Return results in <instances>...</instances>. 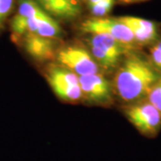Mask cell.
I'll return each mask as SVG.
<instances>
[{"instance_id":"6da1fadb","label":"cell","mask_w":161,"mask_h":161,"mask_svg":"<svg viewBox=\"0 0 161 161\" xmlns=\"http://www.w3.org/2000/svg\"><path fill=\"white\" fill-rule=\"evenodd\" d=\"M161 78V72L149 56L140 50L127 52L117 66L113 79V92L125 105L146 99L149 92Z\"/></svg>"},{"instance_id":"7a4b0ae2","label":"cell","mask_w":161,"mask_h":161,"mask_svg":"<svg viewBox=\"0 0 161 161\" xmlns=\"http://www.w3.org/2000/svg\"><path fill=\"white\" fill-rule=\"evenodd\" d=\"M124 114L142 135L154 138L161 131V112L143 99L124 106Z\"/></svg>"},{"instance_id":"3957f363","label":"cell","mask_w":161,"mask_h":161,"mask_svg":"<svg viewBox=\"0 0 161 161\" xmlns=\"http://www.w3.org/2000/svg\"><path fill=\"white\" fill-rule=\"evenodd\" d=\"M46 79L61 100L77 103L82 99L79 76L69 69L62 65H50L46 70Z\"/></svg>"},{"instance_id":"277c9868","label":"cell","mask_w":161,"mask_h":161,"mask_svg":"<svg viewBox=\"0 0 161 161\" xmlns=\"http://www.w3.org/2000/svg\"><path fill=\"white\" fill-rule=\"evenodd\" d=\"M80 29L85 33L103 32L113 37L128 51L140 50L131 30L117 18H91L81 23Z\"/></svg>"},{"instance_id":"5b68a950","label":"cell","mask_w":161,"mask_h":161,"mask_svg":"<svg viewBox=\"0 0 161 161\" xmlns=\"http://www.w3.org/2000/svg\"><path fill=\"white\" fill-rule=\"evenodd\" d=\"M57 59L60 65L69 69L79 77L99 73V66L90 50L77 45H70L58 50Z\"/></svg>"},{"instance_id":"8992f818","label":"cell","mask_w":161,"mask_h":161,"mask_svg":"<svg viewBox=\"0 0 161 161\" xmlns=\"http://www.w3.org/2000/svg\"><path fill=\"white\" fill-rule=\"evenodd\" d=\"M82 98L90 104L107 107L113 101V87L100 73L79 77Z\"/></svg>"},{"instance_id":"52a82bcc","label":"cell","mask_w":161,"mask_h":161,"mask_svg":"<svg viewBox=\"0 0 161 161\" xmlns=\"http://www.w3.org/2000/svg\"><path fill=\"white\" fill-rule=\"evenodd\" d=\"M116 18L131 30L139 48L150 47L161 38L160 25L157 22L136 16Z\"/></svg>"},{"instance_id":"ba28073f","label":"cell","mask_w":161,"mask_h":161,"mask_svg":"<svg viewBox=\"0 0 161 161\" xmlns=\"http://www.w3.org/2000/svg\"><path fill=\"white\" fill-rule=\"evenodd\" d=\"M31 58L38 62H46L57 57L56 40L37 34L27 33L18 41Z\"/></svg>"},{"instance_id":"9c48e42d","label":"cell","mask_w":161,"mask_h":161,"mask_svg":"<svg viewBox=\"0 0 161 161\" xmlns=\"http://www.w3.org/2000/svg\"><path fill=\"white\" fill-rule=\"evenodd\" d=\"M44 11L35 0H20L17 13L11 20L12 38L15 42L27 33V21L30 18L40 16Z\"/></svg>"},{"instance_id":"30bf717a","label":"cell","mask_w":161,"mask_h":161,"mask_svg":"<svg viewBox=\"0 0 161 161\" xmlns=\"http://www.w3.org/2000/svg\"><path fill=\"white\" fill-rule=\"evenodd\" d=\"M27 33L56 40L62 37L63 31L59 23L49 14L44 13L40 16L30 18L27 21Z\"/></svg>"},{"instance_id":"8fae6325","label":"cell","mask_w":161,"mask_h":161,"mask_svg":"<svg viewBox=\"0 0 161 161\" xmlns=\"http://www.w3.org/2000/svg\"><path fill=\"white\" fill-rule=\"evenodd\" d=\"M50 16L64 20H73L80 13L77 0H35Z\"/></svg>"},{"instance_id":"7c38bea8","label":"cell","mask_w":161,"mask_h":161,"mask_svg":"<svg viewBox=\"0 0 161 161\" xmlns=\"http://www.w3.org/2000/svg\"><path fill=\"white\" fill-rule=\"evenodd\" d=\"M88 44L89 47L97 48L119 61H122L125 55L129 52L113 37L103 32L90 33Z\"/></svg>"},{"instance_id":"4fadbf2b","label":"cell","mask_w":161,"mask_h":161,"mask_svg":"<svg viewBox=\"0 0 161 161\" xmlns=\"http://www.w3.org/2000/svg\"><path fill=\"white\" fill-rule=\"evenodd\" d=\"M115 0H102L93 6H89L92 14L97 18H100L108 14L113 8Z\"/></svg>"},{"instance_id":"5bb4252c","label":"cell","mask_w":161,"mask_h":161,"mask_svg":"<svg viewBox=\"0 0 161 161\" xmlns=\"http://www.w3.org/2000/svg\"><path fill=\"white\" fill-rule=\"evenodd\" d=\"M146 99L161 112V78L152 87Z\"/></svg>"},{"instance_id":"9a60e30c","label":"cell","mask_w":161,"mask_h":161,"mask_svg":"<svg viewBox=\"0 0 161 161\" xmlns=\"http://www.w3.org/2000/svg\"><path fill=\"white\" fill-rule=\"evenodd\" d=\"M149 58L156 68L161 72V38L150 47Z\"/></svg>"},{"instance_id":"2e32d148","label":"cell","mask_w":161,"mask_h":161,"mask_svg":"<svg viewBox=\"0 0 161 161\" xmlns=\"http://www.w3.org/2000/svg\"><path fill=\"white\" fill-rule=\"evenodd\" d=\"M13 6L14 0H0V32L5 27V23L10 15Z\"/></svg>"},{"instance_id":"e0dca14e","label":"cell","mask_w":161,"mask_h":161,"mask_svg":"<svg viewBox=\"0 0 161 161\" xmlns=\"http://www.w3.org/2000/svg\"><path fill=\"white\" fill-rule=\"evenodd\" d=\"M120 4L123 5H130V4H136V3H141L148 0H118Z\"/></svg>"},{"instance_id":"ac0fdd59","label":"cell","mask_w":161,"mask_h":161,"mask_svg":"<svg viewBox=\"0 0 161 161\" xmlns=\"http://www.w3.org/2000/svg\"><path fill=\"white\" fill-rule=\"evenodd\" d=\"M100 1H102V0H87V4H88V6H91L100 2Z\"/></svg>"}]
</instances>
